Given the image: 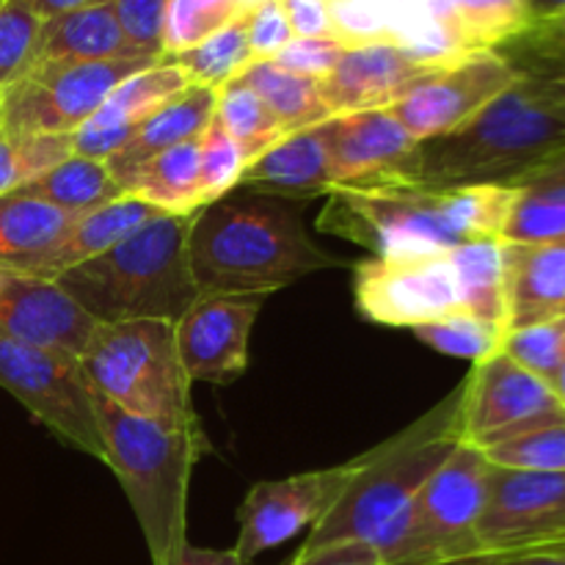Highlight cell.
I'll use <instances>...</instances> for the list:
<instances>
[{
  "label": "cell",
  "mask_w": 565,
  "mask_h": 565,
  "mask_svg": "<svg viewBox=\"0 0 565 565\" xmlns=\"http://www.w3.org/2000/svg\"><path fill=\"white\" fill-rule=\"evenodd\" d=\"M42 20L22 0H0V88L20 81L36 61Z\"/></svg>",
  "instance_id": "cell-37"
},
{
  "label": "cell",
  "mask_w": 565,
  "mask_h": 565,
  "mask_svg": "<svg viewBox=\"0 0 565 565\" xmlns=\"http://www.w3.org/2000/svg\"><path fill=\"white\" fill-rule=\"evenodd\" d=\"M215 114V88L207 86H188L185 92L177 94L174 99L154 110L147 121L136 130V136L105 160L114 180L119 182L121 191L127 182L143 169L152 158H158L166 149L177 147L182 141L199 138Z\"/></svg>",
  "instance_id": "cell-25"
},
{
  "label": "cell",
  "mask_w": 565,
  "mask_h": 565,
  "mask_svg": "<svg viewBox=\"0 0 565 565\" xmlns=\"http://www.w3.org/2000/svg\"><path fill=\"white\" fill-rule=\"evenodd\" d=\"M461 384L458 436L463 445L483 452L565 419V408L552 386L513 362L505 351L475 364Z\"/></svg>",
  "instance_id": "cell-13"
},
{
  "label": "cell",
  "mask_w": 565,
  "mask_h": 565,
  "mask_svg": "<svg viewBox=\"0 0 565 565\" xmlns=\"http://www.w3.org/2000/svg\"><path fill=\"white\" fill-rule=\"evenodd\" d=\"M77 218L28 193L0 196V274L44 279Z\"/></svg>",
  "instance_id": "cell-23"
},
{
  "label": "cell",
  "mask_w": 565,
  "mask_h": 565,
  "mask_svg": "<svg viewBox=\"0 0 565 565\" xmlns=\"http://www.w3.org/2000/svg\"><path fill=\"white\" fill-rule=\"evenodd\" d=\"M20 193L42 199V202L53 204L70 215H86L125 196L105 160L83 158L75 152L50 171H44L42 177L28 182L25 188H20Z\"/></svg>",
  "instance_id": "cell-30"
},
{
  "label": "cell",
  "mask_w": 565,
  "mask_h": 565,
  "mask_svg": "<svg viewBox=\"0 0 565 565\" xmlns=\"http://www.w3.org/2000/svg\"><path fill=\"white\" fill-rule=\"evenodd\" d=\"M502 351L524 370L552 384L565 359V318L541 320V323L508 331Z\"/></svg>",
  "instance_id": "cell-38"
},
{
  "label": "cell",
  "mask_w": 565,
  "mask_h": 565,
  "mask_svg": "<svg viewBox=\"0 0 565 565\" xmlns=\"http://www.w3.org/2000/svg\"><path fill=\"white\" fill-rule=\"evenodd\" d=\"M356 467L359 458H353L340 467L292 475L285 480H263L254 486L237 508L241 533L235 555L241 563L252 565L263 552L296 539L303 527H315L342 494Z\"/></svg>",
  "instance_id": "cell-15"
},
{
  "label": "cell",
  "mask_w": 565,
  "mask_h": 565,
  "mask_svg": "<svg viewBox=\"0 0 565 565\" xmlns=\"http://www.w3.org/2000/svg\"><path fill=\"white\" fill-rule=\"evenodd\" d=\"M550 555H565V539L561 541V544H557V546H555V550H552V552H550Z\"/></svg>",
  "instance_id": "cell-52"
},
{
  "label": "cell",
  "mask_w": 565,
  "mask_h": 565,
  "mask_svg": "<svg viewBox=\"0 0 565 565\" xmlns=\"http://www.w3.org/2000/svg\"><path fill=\"white\" fill-rule=\"evenodd\" d=\"M158 215L163 213L154 210L152 204L141 202V199L127 196V193L116 199V202L105 204V207H97L92 210V213L81 215V218L72 224L70 235L64 237V243H61V248L55 252V257L50 259L44 279H58L64 270L75 268V265L108 252V248H114L116 243L130 237L132 232L141 230L147 221L158 218Z\"/></svg>",
  "instance_id": "cell-27"
},
{
  "label": "cell",
  "mask_w": 565,
  "mask_h": 565,
  "mask_svg": "<svg viewBox=\"0 0 565 565\" xmlns=\"http://www.w3.org/2000/svg\"><path fill=\"white\" fill-rule=\"evenodd\" d=\"M243 169H246V158L241 147L213 119L202 132V158H199V185H202L204 207L235 191L241 185Z\"/></svg>",
  "instance_id": "cell-40"
},
{
  "label": "cell",
  "mask_w": 565,
  "mask_h": 565,
  "mask_svg": "<svg viewBox=\"0 0 565 565\" xmlns=\"http://www.w3.org/2000/svg\"><path fill=\"white\" fill-rule=\"evenodd\" d=\"M72 154V136H17L0 130V196L14 193Z\"/></svg>",
  "instance_id": "cell-35"
},
{
  "label": "cell",
  "mask_w": 565,
  "mask_h": 565,
  "mask_svg": "<svg viewBox=\"0 0 565 565\" xmlns=\"http://www.w3.org/2000/svg\"><path fill=\"white\" fill-rule=\"evenodd\" d=\"M188 263L199 296H270L340 259L270 199H221L193 215Z\"/></svg>",
  "instance_id": "cell-3"
},
{
  "label": "cell",
  "mask_w": 565,
  "mask_h": 565,
  "mask_svg": "<svg viewBox=\"0 0 565 565\" xmlns=\"http://www.w3.org/2000/svg\"><path fill=\"white\" fill-rule=\"evenodd\" d=\"M169 61L180 66L191 86L221 88L224 83L235 81L237 75H243L254 64L246 14L237 17L235 22L215 31L213 36L202 39L193 47L169 55Z\"/></svg>",
  "instance_id": "cell-33"
},
{
  "label": "cell",
  "mask_w": 565,
  "mask_h": 565,
  "mask_svg": "<svg viewBox=\"0 0 565 565\" xmlns=\"http://www.w3.org/2000/svg\"><path fill=\"white\" fill-rule=\"evenodd\" d=\"M353 290L359 312L392 329H414L452 312H472L508 331L502 241L412 257H370L356 265Z\"/></svg>",
  "instance_id": "cell-4"
},
{
  "label": "cell",
  "mask_w": 565,
  "mask_h": 565,
  "mask_svg": "<svg viewBox=\"0 0 565 565\" xmlns=\"http://www.w3.org/2000/svg\"><path fill=\"white\" fill-rule=\"evenodd\" d=\"M169 565H243L235 550H202V546L185 544Z\"/></svg>",
  "instance_id": "cell-47"
},
{
  "label": "cell",
  "mask_w": 565,
  "mask_h": 565,
  "mask_svg": "<svg viewBox=\"0 0 565 565\" xmlns=\"http://www.w3.org/2000/svg\"><path fill=\"white\" fill-rule=\"evenodd\" d=\"M246 28L254 61L276 58L296 39L279 0H259V3H254L246 11Z\"/></svg>",
  "instance_id": "cell-43"
},
{
  "label": "cell",
  "mask_w": 565,
  "mask_h": 565,
  "mask_svg": "<svg viewBox=\"0 0 565 565\" xmlns=\"http://www.w3.org/2000/svg\"><path fill=\"white\" fill-rule=\"evenodd\" d=\"M39 20H53V17L70 14V11L92 9V6L110 3V0H22Z\"/></svg>",
  "instance_id": "cell-48"
},
{
  "label": "cell",
  "mask_w": 565,
  "mask_h": 565,
  "mask_svg": "<svg viewBox=\"0 0 565 565\" xmlns=\"http://www.w3.org/2000/svg\"><path fill=\"white\" fill-rule=\"evenodd\" d=\"M441 53L461 58L527 36L535 25L530 0H419Z\"/></svg>",
  "instance_id": "cell-21"
},
{
  "label": "cell",
  "mask_w": 565,
  "mask_h": 565,
  "mask_svg": "<svg viewBox=\"0 0 565 565\" xmlns=\"http://www.w3.org/2000/svg\"><path fill=\"white\" fill-rule=\"evenodd\" d=\"M268 296H199L174 323L177 351L191 381L232 384L246 373L248 337Z\"/></svg>",
  "instance_id": "cell-17"
},
{
  "label": "cell",
  "mask_w": 565,
  "mask_h": 565,
  "mask_svg": "<svg viewBox=\"0 0 565 565\" xmlns=\"http://www.w3.org/2000/svg\"><path fill=\"white\" fill-rule=\"evenodd\" d=\"M414 337L425 342V345L436 348L447 356L469 359V362H483V359L494 356L502 351V340H505V329L491 320L478 318L472 312H452L430 323L414 326Z\"/></svg>",
  "instance_id": "cell-34"
},
{
  "label": "cell",
  "mask_w": 565,
  "mask_h": 565,
  "mask_svg": "<svg viewBox=\"0 0 565 565\" xmlns=\"http://www.w3.org/2000/svg\"><path fill=\"white\" fill-rule=\"evenodd\" d=\"M213 119L241 147L246 166L285 138V130L274 119L268 105L259 99V94L241 75L235 81L224 83L221 88H215Z\"/></svg>",
  "instance_id": "cell-32"
},
{
  "label": "cell",
  "mask_w": 565,
  "mask_h": 565,
  "mask_svg": "<svg viewBox=\"0 0 565 565\" xmlns=\"http://www.w3.org/2000/svg\"><path fill=\"white\" fill-rule=\"evenodd\" d=\"M563 152L565 72L522 70L472 121L419 143V182L516 188Z\"/></svg>",
  "instance_id": "cell-2"
},
{
  "label": "cell",
  "mask_w": 565,
  "mask_h": 565,
  "mask_svg": "<svg viewBox=\"0 0 565 565\" xmlns=\"http://www.w3.org/2000/svg\"><path fill=\"white\" fill-rule=\"evenodd\" d=\"M119 58H143V55L127 42L110 3L42 20L33 64H86V61Z\"/></svg>",
  "instance_id": "cell-26"
},
{
  "label": "cell",
  "mask_w": 565,
  "mask_h": 565,
  "mask_svg": "<svg viewBox=\"0 0 565 565\" xmlns=\"http://www.w3.org/2000/svg\"><path fill=\"white\" fill-rule=\"evenodd\" d=\"M193 215H158L108 252L58 276L99 326L127 320L177 323L199 298L188 263Z\"/></svg>",
  "instance_id": "cell-5"
},
{
  "label": "cell",
  "mask_w": 565,
  "mask_h": 565,
  "mask_svg": "<svg viewBox=\"0 0 565 565\" xmlns=\"http://www.w3.org/2000/svg\"><path fill=\"white\" fill-rule=\"evenodd\" d=\"M99 323L53 279L6 276L0 287V334L22 345L81 359Z\"/></svg>",
  "instance_id": "cell-18"
},
{
  "label": "cell",
  "mask_w": 565,
  "mask_h": 565,
  "mask_svg": "<svg viewBox=\"0 0 565 565\" xmlns=\"http://www.w3.org/2000/svg\"><path fill=\"white\" fill-rule=\"evenodd\" d=\"M516 188L425 185L395 182L373 188H334L318 230L367 248L373 257H412L502 241Z\"/></svg>",
  "instance_id": "cell-1"
},
{
  "label": "cell",
  "mask_w": 565,
  "mask_h": 565,
  "mask_svg": "<svg viewBox=\"0 0 565 565\" xmlns=\"http://www.w3.org/2000/svg\"><path fill=\"white\" fill-rule=\"evenodd\" d=\"M105 467L119 478L132 505L152 565H169L188 544V486L199 456L207 452L202 428H163L125 412L94 392Z\"/></svg>",
  "instance_id": "cell-7"
},
{
  "label": "cell",
  "mask_w": 565,
  "mask_h": 565,
  "mask_svg": "<svg viewBox=\"0 0 565 565\" xmlns=\"http://www.w3.org/2000/svg\"><path fill=\"white\" fill-rule=\"evenodd\" d=\"M287 565H384L379 550L364 541H345V544L320 546L315 552H298Z\"/></svg>",
  "instance_id": "cell-45"
},
{
  "label": "cell",
  "mask_w": 565,
  "mask_h": 565,
  "mask_svg": "<svg viewBox=\"0 0 565 565\" xmlns=\"http://www.w3.org/2000/svg\"><path fill=\"white\" fill-rule=\"evenodd\" d=\"M160 58L33 64L3 88V130L17 136H72L110 97L119 83Z\"/></svg>",
  "instance_id": "cell-11"
},
{
  "label": "cell",
  "mask_w": 565,
  "mask_h": 565,
  "mask_svg": "<svg viewBox=\"0 0 565 565\" xmlns=\"http://www.w3.org/2000/svg\"><path fill=\"white\" fill-rule=\"evenodd\" d=\"M505 243L565 241V152L516 185Z\"/></svg>",
  "instance_id": "cell-29"
},
{
  "label": "cell",
  "mask_w": 565,
  "mask_h": 565,
  "mask_svg": "<svg viewBox=\"0 0 565 565\" xmlns=\"http://www.w3.org/2000/svg\"><path fill=\"white\" fill-rule=\"evenodd\" d=\"M3 281H6V274H0V287H3Z\"/></svg>",
  "instance_id": "cell-54"
},
{
  "label": "cell",
  "mask_w": 565,
  "mask_h": 565,
  "mask_svg": "<svg viewBox=\"0 0 565 565\" xmlns=\"http://www.w3.org/2000/svg\"><path fill=\"white\" fill-rule=\"evenodd\" d=\"M83 375L97 395L163 428H199L191 401L193 381L177 351L174 323L127 320L99 326L81 356Z\"/></svg>",
  "instance_id": "cell-8"
},
{
  "label": "cell",
  "mask_w": 565,
  "mask_h": 565,
  "mask_svg": "<svg viewBox=\"0 0 565 565\" xmlns=\"http://www.w3.org/2000/svg\"><path fill=\"white\" fill-rule=\"evenodd\" d=\"M508 331L565 318V241L505 243Z\"/></svg>",
  "instance_id": "cell-22"
},
{
  "label": "cell",
  "mask_w": 565,
  "mask_h": 565,
  "mask_svg": "<svg viewBox=\"0 0 565 565\" xmlns=\"http://www.w3.org/2000/svg\"><path fill=\"white\" fill-rule=\"evenodd\" d=\"M565 539V475L491 463L475 552L461 565H513L550 555Z\"/></svg>",
  "instance_id": "cell-10"
},
{
  "label": "cell",
  "mask_w": 565,
  "mask_h": 565,
  "mask_svg": "<svg viewBox=\"0 0 565 565\" xmlns=\"http://www.w3.org/2000/svg\"><path fill=\"white\" fill-rule=\"evenodd\" d=\"M296 36H334L340 39L331 0H279Z\"/></svg>",
  "instance_id": "cell-44"
},
{
  "label": "cell",
  "mask_w": 565,
  "mask_h": 565,
  "mask_svg": "<svg viewBox=\"0 0 565 565\" xmlns=\"http://www.w3.org/2000/svg\"><path fill=\"white\" fill-rule=\"evenodd\" d=\"M563 72H565V64H563Z\"/></svg>",
  "instance_id": "cell-55"
},
{
  "label": "cell",
  "mask_w": 565,
  "mask_h": 565,
  "mask_svg": "<svg viewBox=\"0 0 565 565\" xmlns=\"http://www.w3.org/2000/svg\"><path fill=\"white\" fill-rule=\"evenodd\" d=\"M334 188L419 182V143L390 108L331 116L318 127Z\"/></svg>",
  "instance_id": "cell-16"
},
{
  "label": "cell",
  "mask_w": 565,
  "mask_h": 565,
  "mask_svg": "<svg viewBox=\"0 0 565 565\" xmlns=\"http://www.w3.org/2000/svg\"><path fill=\"white\" fill-rule=\"evenodd\" d=\"M513 565H565V555H541V557H527V561H519Z\"/></svg>",
  "instance_id": "cell-51"
},
{
  "label": "cell",
  "mask_w": 565,
  "mask_h": 565,
  "mask_svg": "<svg viewBox=\"0 0 565 565\" xmlns=\"http://www.w3.org/2000/svg\"><path fill=\"white\" fill-rule=\"evenodd\" d=\"M494 467L565 475V419L486 450Z\"/></svg>",
  "instance_id": "cell-39"
},
{
  "label": "cell",
  "mask_w": 565,
  "mask_h": 565,
  "mask_svg": "<svg viewBox=\"0 0 565 565\" xmlns=\"http://www.w3.org/2000/svg\"><path fill=\"white\" fill-rule=\"evenodd\" d=\"M550 386H552V392H555V395H557V401H561L563 408H565V359H563L561 370H557L555 379H552Z\"/></svg>",
  "instance_id": "cell-50"
},
{
  "label": "cell",
  "mask_w": 565,
  "mask_h": 565,
  "mask_svg": "<svg viewBox=\"0 0 565 565\" xmlns=\"http://www.w3.org/2000/svg\"><path fill=\"white\" fill-rule=\"evenodd\" d=\"M519 42H530L541 55H546V58L563 55L565 61V11L552 17V20L535 22V25L530 28L527 36H522Z\"/></svg>",
  "instance_id": "cell-46"
},
{
  "label": "cell",
  "mask_w": 565,
  "mask_h": 565,
  "mask_svg": "<svg viewBox=\"0 0 565 565\" xmlns=\"http://www.w3.org/2000/svg\"><path fill=\"white\" fill-rule=\"evenodd\" d=\"M199 158H202V136L182 141L149 160L130 182L125 193L154 210L169 215H196L202 204L199 185Z\"/></svg>",
  "instance_id": "cell-28"
},
{
  "label": "cell",
  "mask_w": 565,
  "mask_h": 565,
  "mask_svg": "<svg viewBox=\"0 0 565 565\" xmlns=\"http://www.w3.org/2000/svg\"><path fill=\"white\" fill-rule=\"evenodd\" d=\"M0 130H3V88H0Z\"/></svg>",
  "instance_id": "cell-53"
},
{
  "label": "cell",
  "mask_w": 565,
  "mask_h": 565,
  "mask_svg": "<svg viewBox=\"0 0 565 565\" xmlns=\"http://www.w3.org/2000/svg\"><path fill=\"white\" fill-rule=\"evenodd\" d=\"M0 386L66 445L105 463L94 392L81 359L22 345L0 334Z\"/></svg>",
  "instance_id": "cell-12"
},
{
  "label": "cell",
  "mask_w": 565,
  "mask_h": 565,
  "mask_svg": "<svg viewBox=\"0 0 565 565\" xmlns=\"http://www.w3.org/2000/svg\"><path fill=\"white\" fill-rule=\"evenodd\" d=\"M461 397L463 384H458V390L436 403V408H430L425 417L370 450L367 456H359L356 472L298 552H315L320 546L345 541L375 544L395 522L397 513L463 445L458 436Z\"/></svg>",
  "instance_id": "cell-6"
},
{
  "label": "cell",
  "mask_w": 565,
  "mask_h": 565,
  "mask_svg": "<svg viewBox=\"0 0 565 565\" xmlns=\"http://www.w3.org/2000/svg\"><path fill=\"white\" fill-rule=\"evenodd\" d=\"M127 42L143 58H163V31L171 0H110Z\"/></svg>",
  "instance_id": "cell-41"
},
{
  "label": "cell",
  "mask_w": 565,
  "mask_h": 565,
  "mask_svg": "<svg viewBox=\"0 0 565 565\" xmlns=\"http://www.w3.org/2000/svg\"><path fill=\"white\" fill-rule=\"evenodd\" d=\"M519 75L522 70L497 50L439 61L403 88L390 114L417 143L450 136L516 83Z\"/></svg>",
  "instance_id": "cell-14"
},
{
  "label": "cell",
  "mask_w": 565,
  "mask_h": 565,
  "mask_svg": "<svg viewBox=\"0 0 565 565\" xmlns=\"http://www.w3.org/2000/svg\"><path fill=\"white\" fill-rule=\"evenodd\" d=\"M434 64L439 61L423 58L397 39H370L348 44L334 70L318 81V88L331 116L390 108L403 88Z\"/></svg>",
  "instance_id": "cell-19"
},
{
  "label": "cell",
  "mask_w": 565,
  "mask_h": 565,
  "mask_svg": "<svg viewBox=\"0 0 565 565\" xmlns=\"http://www.w3.org/2000/svg\"><path fill=\"white\" fill-rule=\"evenodd\" d=\"M188 86H191L188 77L169 58H160L158 64L136 72L110 92V97L99 105L97 114L81 130L72 132V152L83 158L108 160L136 136L138 127L154 110L163 108Z\"/></svg>",
  "instance_id": "cell-20"
},
{
  "label": "cell",
  "mask_w": 565,
  "mask_h": 565,
  "mask_svg": "<svg viewBox=\"0 0 565 565\" xmlns=\"http://www.w3.org/2000/svg\"><path fill=\"white\" fill-rule=\"evenodd\" d=\"M241 77L259 94V99L268 105V110L274 114V119L279 121L285 136L312 130V127L331 119L329 108H326L323 97H320L318 81H312V77L281 70V66L270 58L254 61Z\"/></svg>",
  "instance_id": "cell-31"
},
{
  "label": "cell",
  "mask_w": 565,
  "mask_h": 565,
  "mask_svg": "<svg viewBox=\"0 0 565 565\" xmlns=\"http://www.w3.org/2000/svg\"><path fill=\"white\" fill-rule=\"evenodd\" d=\"M252 6L254 0H171L163 31V58L213 36Z\"/></svg>",
  "instance_id": "cell-36"
},
{
  "label": "cell",
  "mask_w": 565,
  "mask_h": 565,
  "mask_svg": "<svg viewBox=\"0 0 565 565\" xmlns=\"http://www.w3.org/2000/svg\"><path fill=\"white\" fill-rule=\"evenodd\" d=\"M489 475L491 461L483 450L458 447L375 541L381 563L461 565L469 561Z\"/></svg>",
  "instance_id": "cell-9"
},
{
  "label": "cell",
  "mask_w": 565,
  "mask_h": 565,
  "mask_svg": "<svg viewBox=\"0 0 565 565\" xmlns=\"http://www.w3.org/2000/svg\"><path fill=\"white\" fill-rule=\"evenodd\" d=\"M318 127L285 136L276 147L252 160L243 169L237 188L281 199L329 196L334 191V177Z\"/></svg>",
  "instance_id": "cell-24"
},
{
  "label": "cell",
  "mask_w": 565,
  "mask_h": 565,
  "mask_svg": "<svg viewBox=\"0 0 565 565\" xmlns=\"http://www.w3.org/2000/svg\"><path fill=\"white\" fill-rule=\"evenodd\" d=\"M348 44L334 36H296L276 58V64L296 75L312 77V81H323L331 70L337 66L340 55L345 53Z\"/></svg>",
  "instance_id": "cell-42"
},
{
  "label": "cell",
  "mask_w": 565,
  "mask_h": 565,
  "mask_svg": "<svg viewBox=\"0 0 565 565\" xmlns=\"http://www.w3.org/2000/svg\"><path fill=\"white\" fill-rule=\"evenodd\" d=\"M530 6H533L535 22L552 20V17L565 11V0H530Z\"/></svg>",
  "instance_id": "cell-49"
}]
</instances>
